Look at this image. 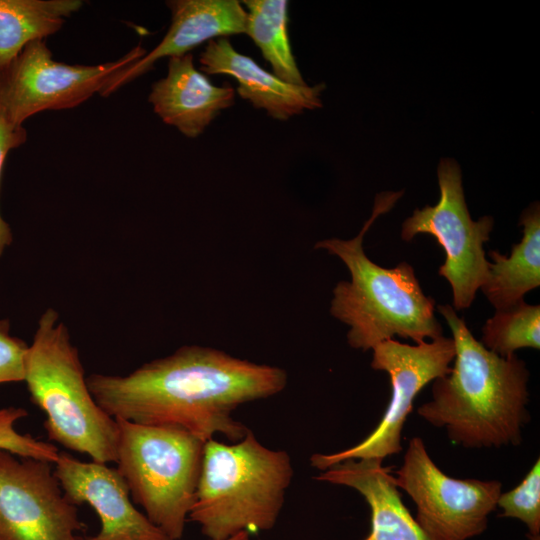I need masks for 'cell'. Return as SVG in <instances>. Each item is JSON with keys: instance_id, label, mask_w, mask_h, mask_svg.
I'll return each mask as SVG.
<instances>
[{"instance_id": "11", "label": "cell", "mask_w": 540, "mask_h": 540, "mask_svg": "<svg viewBox=\"0 0 540 540\" xmlns=\"http://www.w3.org/2000/svg\"><path fill=\"white\" fill-rule=\"evenodd\" d=\"M53 465L0 449V540H84Z\"/></svg>"}, {"instance_id": "4", "label": "cell", "mask_w": 540, "mask_h": 540, "mask_svg": "<svg viewBox=\"0 0 540 540\" xmlns=\"http://www.w3.org/2000/svg\"><path fill=\"white\" fill-rule=\"evenodd\" d=\"M293 467L289 454L262 445L249 430L237 442H205L196 499L188 521L210 540L272 529Z\"/></svg>"}, {"instance_id": "1", "label": "cell", "mask_w": 540, "mask_h": 540, "mask_svg": "<svg viewBox=\"0 0 540 540\" xmlns=\"http://www.w3.org/2000/svg\"><path fill=\"white\" fill-rule=\"evenodd\" d=\"M86 380L96 403L114 419L179 428L205 442L217 434L237 442L249 429L233 412L280 393L287 373L191 345L127 375L93 373Z\"/></svg>"}, {"instance_id": "3", "label": "cell", "mask_w": 540, "mask_h": 540, "mask_svg": "<svg viewBox=\"0 0 540 540\" xmlns=\"http://www.w3.org/2000/svg\"><path fill=\"white\" fill-rule=\"evenodd\" d=\"M403 193H379L370 218L354 238H329L315 245L340 258L350 273V281L334 287L330 313L349 326L347 341L357 350L373 349L394 336L417 344L443 336L435 301L424 294L413 267L407 262L381 267L363 249L364 235L373 222L390 211Z\"/></svg>"}, {"instance_id": "9", "label": "cell", "mask_w": 540, "mask_h": 540, "mask_svg": "<svg viewBox=\"0 0 540 540\" xmlns=\"http://www.w3.org/2000/svg\"><path fill=\"white\" fill-rule=\"evenodd\" d=\"M394 482L416 505L415 520L432 540H469L482 534L502 493L498 480L446 475L422 438L410 439Z\"/></svg>"}, {"instance_id": "13", "label": "cell", "mask_w": 540, "mask_h": 540, "mask_svg": "<svg viewBox=\"0 0 540 540\" xmlns=\"http://www.w3.org/2000/svg\"><path fill=\"white\" fill-rule=\"evenodd\" d=\"M171 25L161 42L149 53L116 74L102 96L151 70L163 57L183 56L204 42L245 33L246 10L237 0H171Z\"/></svg>"}, {"instance_id": "12", "label": "cell", "mask_w": 540, "mask_h": 540, "mask_svg": "<svg viewBox=\"0 0 540 540\" xmlns=\"http://www.w3.org/2000/svg\"><path fill=\"white\" fill-rule=\"evenodd\" d=\"M54 474L71 503L88 504L99 517V532L84 540H173L134 506L116 468L60 451Z\"/></svg>"}, {"instance_id": "14", "label": "cell", "mask_w": 540, "mask_h": 540, "mask_svg": "<svg viewBox=\"0 0 540 540\" xmlns=\"http://www.w3.org/2000/svg\"><path fill=\"white\" fill-rule=\"evenodd\" d=\"M206 75L225 74L238 82L237 92L256 109H263L277 120L322 107L325 84L292 85L259 66L249 56L239 53L227 38L207 42L199 58Z\"/></svg>"}, {"instance_id": "15", "label": "cell", "mask_w": 540, "mask_h": 540, "mask_svg": "<svg viewBox=\"0 0 540 540\" xmlns=\"http://www.w3.org/2000/svg\"><path fill=\"white\" fill-rule=\"evenodd\" d=\"M234 97L232 86L214 85L188 53L169 58L167 75L152 85L148 101L164 123L196 138L221 110L234 104Z\"/></svg>"}, {"instance_id": "10", "label": "cell", "mask_w": 540, "mask_h": 540, "mask_svg": "<svg viewBox=\"0 0 540 540\" xmlns=\"http://www.w3.org/2000/svg\"><path fill=\"white\" fill-rule=\"evenodd\" d=\"M371 367L386 372L391 382V398L378 426L361 442L345 450L316 453L312 467L324 471L346 460H383L402 450V431L418 393L430 382L447 375L455 357L452 338L441 336L417 345L389 339L373 349Z\"/></svg>"}, {"instance_id": "21", "label": "cell", "mask_w": 540, "mask_h": 540, "mask_svg": "<svg viewBox=\"0 0 540 540\" xmlns=\"http://www.w3.org/2000/svg\"><path fill=\"white\" fill-rule=\"evenodd\" d=\"M497 506L502 510V517L515 518L523 522L529 536L540 533V460L514 489L501 493Z\"/></svg>"}, {"instance_id": "19", "label": "cell", "mask_w": 540, "mask_h": 540, "mask_svg": "<svg viewBox=\"0 0 540 540\" xmlns=\"http://www.w3.org/2000/svg\"><path fill=\"white\" fill-rule=\"evenodd\" d=\"M247 8L245 33L270 63L280 80L298 86L307 85L296 64L288 35V1L244 0Z\"/></svg>"}, {"instance_id": "24", "label": "cell", "mask_w": 540, "mask_h": 540, "mask_svg": "<svg viewBox=\"0 0 540 540\" xmlns=\"http://www.w3.org/2000/svg\"><path fill=\"white\" fill-rule=\"evenodd\" d=\"M26 140L27 131L23 126H15L0 117V182L8 153L24 144ZM12 241L11 228L0 214V257Z\"/></svg>"}, {"instance_id": "16", "label": "cell", "mask_w": 540, "mask_h": 540, "mask_svg": "<svg viewBox=\"0 0 540 540\" xmlns=\"http://www.w3.org/2000/svg\"><path fill=\"white\" fill-rule=\"evenodd\" d=\"M315 479L353 488L364 497L371 512V531L364 540H432L404 505L391 467L381 461L346 460Z\"/></svg>"}, {"instance_id": "7", "label": "cell", "mask_w": 540, "mask_h": 540, "mask_svg": "<svg viewBox=\"0 0 540 540\" xmlns=\"http://www.w3.org/2000/svg\"><path fill=\"white\" fill-rule=\"evenodd\" d=\"M146 50L137 45L123 57L98 65L56 61L45 40H36L0 67V117L15 126L46 110L70 109L101 94L121 70Z\"/></svg>"}, {"instance_id": "8", "label": "cell", "mask_w": 540, "mask_h": 540, "mask_svg": "<svg viewBox=\"0 0 540 540\" xmlns=\"http://www.w3.org/2000/svg\"><path fill=\"white\" fill-rule=\"evenodd\" d=\"M437 175L439 201L414 210L402 224L401 237L411 241L419 233L434 236L446 256L438 273L451 285L454 309L460 311L470 307L487 278L489 261L483 244L489 240L494 220L491 216L477 221L470 217L455 160L441 159Z\"/></svg>"}, {"instance_id": "22", "label": "cell", "mask_w": 540, "mask_h": 540, "mask_svg": "<svg viewBox=\"0 0 540 540\" xmlns=\"http://www.w3.org/2000/svg\"><path fill=\"white\" fill-rule=\"evenodd\" d=\"M27 416L28 412L22 407L0 408V449L20 457L42 459L55 464L60 453L55 445L17 431L16 423Z\"/></svg>"}, {"instance_id": "17", "label": "cell", "mask_w": 540, "mask_h": 540, "mask_svg": "<svg viewBox=\"0 0 540 540\" xmlns=\"http://www.w3.org/2000/svg\"><path fill=\"white\" fill-rule=\"evenodd\" d=\"M522 240L514 244L509 256L489 251L492 262L480 287L496 310L524 300V295L540 286V206L532 203L520 216Z\"/></svg>"}, {"instance_id": "18", "label": "cell", "mask_w": 540, "mask_h": 540, "mask_svg": "<svg viewBox=\"0 0 540 540\" xmlns=\"http://www.w3.org/2000/svg\"><path fill=\"white\" fill-rule=\"evenodd\" d=\"M82 6L81 0H0V67L29 43L55 34Z\"/></svg>"}, {"instance_id": "6", "label": "cell", "mask_w": 540, "mask_h": 540, "mask_svg": "<svg viewBox=\"0 0 540 540\" xmlns=\"http://www.w3.org/2000/svg\"><path fill=\"white\" fill-rule=\"evenodd\" d=\"M115 420L116 469L131 499L166 535L181 539L196 499L205 441L175 427Z\"/></svg>"}, {"instance_id": "2", "label": "cell", "mask_w": 540, "mask_h": 540, "mask_svg": "<svg viewBox=\"0 0 540 540\" xmlns=\"http://www.w3.org/2000/svg\"><path fill=\"white\" fill-rule=\"evenodd\" d=\"M437 311L452 332L455 362L433 381L432 398L419 406V416L445 429L449 440L463 448L519 445L530 417L525 362L488 350L451 305H439Z\"/></svg>"}, {"instance_id": "23", "label": "cell", "mask_w": 540, "mask_h": 540, "mask_svg": "<svg viewBox=\"0 0 540 540\" xmlns=\"http://www.w3.org/2000/svg\"><path fill=\"white\" fill-rule=\"evenodd\" d=\"M28 345L10 333L8 319H0V384L24 382Z\"/></svg>"}, {"instance_id": "20", "label": "cell", "mask_w": 540, "mask_h": 540, "mask_svg": "<svg viewBox=\"0 0 540 540\" xmlns=\"http://www.w3.org/2000/svg\"><path fill=\"white\" fill-rule=\"evenodd\" d=\"M481 343L502 357L521 348H540V306L524 300L487 319L482 328Z\"/></svg>"}, {"instance_id": "25", "label": "cell", "mask_w": 540, "mask_h": 540, "mask_svg": "<svg viewBox=\"0 0 540 540\" xmlns=\"http://www.w3.org/2000/svg\"><path fill=\"white\" fill-rule=\"evenodd\" d=\"M225 540H250L249 534L247 532H240L237 535L230 537Z\"/></svg>"}, {"instance_id": "26", "label": "cell", "mask_w": 540, "mask_h": 540, "mask_svg": "<svg viewBox=\"0 0 540 540\" xmlns=\"http://www.w3.org/2000/svg\"><path fill=\"white\" fill-rule=\"evenodd\" d=\"M530 540H540V535L537 536H529Z\"/></svg>"}, {"instance_id": "5", "label": "cell", "mask_w": 540, "mask_h": 540, "mask_svg": "<svg viewBox=\"0 0 540 540\" xmlns=\"http://www.w3.org/2000/svg\"><path fill=\"white\" fill-rule=\"evenodd\" d=\"M24 382L31 402L46 415L49 441L97 463L116 462L118 423L94 400L78 350L53 308L41 315L28 345Z\"/></svg>"}]
</instances>
